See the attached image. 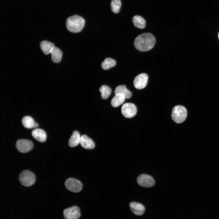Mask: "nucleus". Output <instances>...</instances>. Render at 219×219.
Listing matches in <instances>:
<instances>
[{
	"label": "nucleus",
	"mask_w": 219,
	"mask_h": 219,
	"mask_svg": "<svg viewBox=\"0 0 219 219\" xmlns=\"http://www.w3.org/2000/svg\"><path fill=\"white\" fill-rule=\"evenodd\" d=\"M155 42V37L151 34L147 33L137 36L135 39L134 44L137 50L145 52L151 49L153 47Z\"/></svg>",
	"instance_id": "f257e3e1"
},
{
	"label": "nucleus",
	"mask_w": 219,
	"mask_h": 219,
	"mask_svg": "<svg viewBox=\"0 0 219 219\" xmlns=\"http://www.w3.org/2000/svg\"><path fill=\"white\" fill-rule=\"evenodd\" d=\"M85 24L84 19L82 17L77 15L68 17L66 23L68 30L73 33L80 32L83 28Z\"/></svg>",
	"instance_id": "f03ea898"
},
{
	"label": "nucleus",
	"mask_w": 219,
	"mask_h": 219,
	"mask_svg": "<svg viewBox=\"0 0 219 219\" xmlns=\"http://www.w3.org/2000/svg\"><path fill=\"white\" fill-rule=\"evenodd\" d=\"M187 116L186 109L183 106H176L173 108L171 116L173 120L176 123H179L183 122L186 119Z\"/></svg>",
	"instance_id": "7ed1b4c3"
},
{
	"label": "nucleus",
	"mask_w": 219,
	"mask_h": 219,
	"mask_svg": "<svg viewBox=\"0 0 219 219\" xmlns=\"http://www.w3.org/2000/svg\"><path fill=\"white\" fill-rule=\"evenodd\" d=\"M19 179L21 183L25 186L32 185L35 181V176L32 172L24 170L19 175Z\"/></svg>",
	"instance_id": "20e7f679"
},
{
	"label": "nucleus",
	"mask_w": 219,
	"mask_h": 219,
	"mask_svg": "<svg viewBox=\"0 0 219 219\" xmlns=\"http://www.w3.org/2000/svg\"><path fill=\"white\" fill-rule=\"evenodd\" d=\"M65 185L68 190L75 193L80 192L82 187V184L79 181L73 178L67 179L65 182Z\"/></svg>",
	"instance_id": "39448f33"
},
{
	"label": "nucleus",
	"mask_w": 219,
	"mask_h": 219,
	"mask_svg": "<svg viewBox=\"0 0 219 219\" xmlns=\"http://www.w3.org/2000/svg\"><path fill=\"white\" fill-rule=\"evenodd\" d=\"M137 109L134 104L126 103L122 106L121 113L123 116L127 118H131L134 116L137 113Z\"/></svg>",
	"instance_id": "423d86ee"
},
{
	"label": "nucleus",
	"mask_w": 219,
	"mask_h": 219,
	"mask_svg": "<svg viewBox=\"0 0 219 219\" xmlns=\"http://www.w3.org/2000/svg\"><path fill=\"white\" fill-rule=\"evenodd\" d=\"M17 149L19 152L25 153L30 151L33 148L32 142L29 140L20 139L17 140L16 143Z\"/></svg>",
	"instance_id": "0eeeda50"
},
{
	"label": "nucleus",
	"mask_w": 219,
	"mask_h": 219,
	"mask_svg": "<svg viewBox=\"0 0 219 219\" xmlns=\"http://www.w3.org/2000/svg\"><path fill=\"white\" fill-rule=\"evenodd\" d=\"M137 181L140 186L145 187H152L155 184L153 178L151 176L146 174H142L139 176L137 178Z\"/></svg>",
	"instance_id": "6e6552de"
},
{
	"label": "nucleus",
	"mask_w": 219,
	"mask_h": 219,
	"mask_svg": "<svg viewBox=\"0 0 219 219\" xmlns=\"http://www.w3.org/2000/svg\"><path fill=\"white\" fill-rule=\"evenodd\" d=\"M63 215L65 219H78L81 216L79 208L74 206L65 209Z\"/></svg>",
	"instance_id": "1a4fd4ad"
},
{
	"label": "nucleus",
	"mask_w": 219,
	"mask_h": 219,
	"mask_svg": "<svg viewBox=\"0 0 219 219\" xmlns=\"http://www.w3.org/2000/svg\"><path fill=\"white\" fill-rule=\"evenodd\" d=\"M148 76L144 73L140 74L135 78L134 81V87L137 89H142L145 87L147 83Z\"/></svg>",
	"instance_id": "9d476101"
},
{
	"label": "nucleus",
	"mask_w": 219,
	"mask_h": 219,
	"mask_svg": "<svg viewBox=\"0 0 219 219\" xmlns=\"http://www.w3.org/2000/svg\"><path fill=\"white\" fill-rule=\"evenodd\" d=\"M131 210L135 215L140 216L144 213L145 208L141 204L135 202H131L129 204Z\"/></svg>",
	"instance_id": "9b49d317"
},
{
	"label": "nucleus",
	"mask_w": 219,
	"mask_h": 219,
	"mask_svg": "<svg viewBox=\"0 0 219 219\" xmlns=\"http://www.w3.org/2000/svg\"><path fill=\"white\" fill-rule=\"evenodd\" d=\"M80 144L85 149H92L95 147V143L92 140L85 135L81 136Z\"/></svg>",
	"instance_id": "f8f14e48"
},
{
	"label": "nucleus",
	"mask_w": 219,
	"mask_h": 219,
	"mask_svg": "<svg viewBox=\"0 0 219 219\" xmlns=\"http://www.w3.org/2000/svg\"><path fill=\"white\" fill-rule=\"evenodd\" d=\"M33 137L37 141L43 142L46 140L47 135L45 131L40 129H36L32 132Z\"/></svg>",
	"instance_id": "ddd939ff"
},
{
	"label": "nucleus",
	"mask_w": 219,
	"mask_h": 219,
	"mask_svg": "<svg viewBox=\"0 0 219 219\" xmlns=\"http://www.w3.org/2000/svg\"><path fill=\"white\" fill-rule=\"evenodd\" d=\"M22 121L24 127L28 129L36 128L38 126V124L35 122L33 118L30 116H24Z\"/></svg>",
	"instance_id": "4468645a"
},
{
	"label": "nucleus",
	"mask_w": 219,
	"mask_h": 219,
	"mask_svg": "<svg viewBox=\"0 0 219 219\" xmlns=\"http://www.w3.org/2000/svg\"><path fill=\"white\" fill-rule=\"evenodd\" d=\"M81 136L79 133L76 131L73 132L68 142L70 147H74L78 145L80 143Z\"/></svg>",
	"instance_id": "2eb2a0df"
},
{
	"label": "nucleus",
	"mask_w": 219,
	"mask_h": 219,
	"mask_svg": "<svg viewBox=\"0 0 219 219\" xmlns=\"http://www.w3.org/2000/svg\"><path fill=\"white\" fill-rule=\"evenodd\" d=\"M115 95L121 94L123 95L126 99L130 98L132 96L131 92L128 90L124 85H120L117 86L115 90Z\"/></svg>",
	"instance_id": "dca6fc26"
},
{
	"label": "nucleus",
	"mask_w": 219,
	"mask_h": 219,
	"mask_svg": "<svg viewBox=\"0 0 219 219\" xmlns=\"http://www.w3.org/2000/svg\"><path fill=\"white\" fill-rule=\"evenodd\" d=\"M50 53L52 55L51 59L53 62L57 63L61 61L62 52L59 49L54 47Z\"/></svg>",
	"instance_id": "f3484780"
},
{
	"label": "nucleus",
	"mask_w": 219,
	"mask_h": 219,
	"mask_svg": "<svg viewBox=\"0 0 219 219\" xmlns=\"http://www.w3.org/2000/svg\"><path fill=\"white\" fill-rule=\"evenodd\" d=\"M132 20L134 26L138 28L143 29L146 26L145 20L140 16L136 15L134 16Z\"/></svg>",
	"instance_id": "a211bd4d"
},
{
	"label": "nucleus",
	"mask_w": 219,
	"mask_h": 219,
	"mask_svg": "<svg viewBox=\"0 0 219 219\" xmlns=\"http://www.w3.org/2000/svg\"><path fill=\"white\" fill-rule=\"evenodd\" d=\"M124 95L122 94H118L115 95L111 101V104L113 107H116L125 101V99Z\"/></svg>",
	"instance_id": "6ab92c4d"
},
{
	"label": "nucleus",
	"mask_w": 219,
	"mask_h": 219,
	"mask_svg": "<svg viewBox=\"0 0 219 219\" xmlns=\"http://www.w3.org/2000/svg\"><path fill=\"white\" fill-rule=\"evenodd\" d=\"M40 47L43 53L45 54H48L50 53L54 46V44L50 42L43 41L41 42Z\"/></svg>",
	"instance_id": "aec40b11"
},
{
	"label": "nucleus",
	"mask_w": 219,
	"mask_h": 219,
	"mask_svg": "<svg viewBox=\"0 0 219 219\" xmlns=\"http://www.w3.org/2000/svg\"><path fill=\"white\" fill-rule=\"evenodd\" d=\"M116 64L115 60L110 58H107L102 63L101 66L103 69L107 70L114 66Z\"/></svg>",
	"instance_id": "412c9836"
},
{
	"label": "nucleus",
	"mask_w": 219,
	"mask_h": 219,
	"mask_svg": "<svg viewBox=\"0 0 219 219\" xmlns=\"http://www.w3.org/2000/svg\"><path fill=\"white\" fill-rule=\"evenodd\" d=\"M111 88L108 86L103 85L99 89V91L101 93V96L103 99H106L108 98L111 92Z\"/></svg>",
	"instance_id": "4be33fe9"
},
{
	"label": "nucleus",
	"mask_w": 219,
	"mask_h": 219,
	"mask_svg": "<svg viewBox=\"0 0 219 219\" xmlns=\"http://www.w3.org/2000/svg\"><path fill=\"white\" fill-rule=\"evenodd\" d=\"M121 5L120 0H112L111 3L112 11L115 13H118L120 9Z\"/></svg>",
	"instance_id": "5701e85b"
},
{
	"label": "nucleus",
	"mask_w": 219,
	"mask_h": 219,
	"mask_svg": "<svg viewBox=\"0 0 219 219\" xmlns=\"http://www.w3.org/2000/svg\"><path fill=\"white\" fill-rule=\"evenodd\" d=\"M218 38H219V32L218 33Z\"/></svg>",
	"instance_id": "b1692460"
}]
</instances>
